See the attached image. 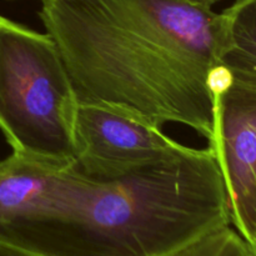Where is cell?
Instances as JSON below:
<instances>
[{"mask_svg": "<svg viewBox=\"0 0 256 256\" xmlns=\"http://www.w3.org/2000/svg\"><path fill=\"white\" fill-rule=\"evenodd\" d=\"M74 136L79 169L104 180L118 179L189 149L162 129L95 105H78Z\"/></svg>", "mask_w": 256, "mask_h": 256, "instance_id": "obj_4", "label": "cell"}, {"mask_svg": "<svg viewBox=\"0 0 256 256\" xmlns=\"http://www.w3.org/2000/svg\"><path fill=\"white\" fill-rule=\"evenodd\" d=\"M232 225L212 148L112 180L76 162L0 160V242L34 256H172Z\"/></svg>", "mask_w": 256, "mask_h": 256, "instance_id": "obj_1", "label": "cell"}, {"mask_svg": "<svg viewBox=\"0 0 256 256\" xmlns=\"http://www.w3.org/2000/svg\"><path fill=\"white\" fill-rule=\"evenodd\" d=\"M212 96L214 136L209 148L226 185L232 226L245 240L256 219V86L234 79Z\"/></svg>", "mask_w": 256, "mask_h": 256, "instance_id": "obj_5", "label": "cell"}, {"mask_svg": "<svg viewBox=\"0 0 256 256\" xmlns=\"http://www.w3.org/2000/svg\"><path fill=\"white\" fill-rule=\"evenodd\" d=\"M0 256H34L29 252H25L22 250L16 249V248H12L10 245L4 244V242H0Z\"/></svg>", "mask_w": 256, "mask_h": 256, "instance_id": "obj_8", "label": "cell"}, {"mask_svg": "<svg viewBox=\"0 0 256 256\" xmlns=\"http://www.w3.org/2000/svg\"><path fill=\"white\" fill-rule=\"evenodd\" d=\"M78 105L162 129L186 125L212 142L209 80L226 49L222 12L194 0H40Z\"/></svg>", "mask_w": 256, "mask_h": 256, "instance_id": "obj_2", "label": "cell"}, {"mask_svg": "<svg viewBox=\"0 0 256 256\" xmlns=\"http://www.w3.org/2000/svg\"><path fill=\"white\" fill-rule=\"evenodd\" d=\"M222 12L228 34L222 64L235 80L256 86V0H236Z\"/></svg>", "mask_w": 256, "mask_h": 256, "instance_id": "obj_6", "label": "cell"}, {"mask_svg": "<svg viewBox=\"0 0 256 256\" xmlns=\"http://www.w3.org/2000/svg\"><path fill=\"white\" fill-rule=\"evenodd\" d=\"M245 242H246L248 246L250 248V250H252V252H256V219L254 225H252V232H250L249 236L245 239Z\"/></svg>", "mask_w": 256, "mask_h": 256, "instance_id": "obj_9", "label": "cell"}, {"mask_svg": "<svg viewBox=\"0 0 256 256\" xmlns=\"http://www.w3.org/2000/svg\"><path fill=\"white\" fill-rule=\"evenodd\" d=\"M76 110L52 36L0 15V130L12 154L49 164L76 162Z\"/></svg>", "mask_w": 256, "mask_h": 256, "instance_id": "obj_3", "label": "cell"}, {"mask_svg": "<svg viewBox=\"0 0 256 256\" xmlns=\"http://www.w3.org/2000/svg\"><path fill=\"white\" fill-rule=\"evenodd\" d=\"M172 256H250V248L229 225L205 235Z\"/></svg>", "mask_w": 256, "mask_h": 256, "instance_id": "obj_7", "label": "cell"}, {"mask_svg": "<svg viewBox=\"0 0 256 256\" xmlns=\"http://www.w3.org/2000/svg\"><path fill=\"white\" fill-rule=\"evenodd\" d=\"M250 256H256V252H252V250H250Z\"/></svg>", "mask_w": 256, "mask_h": 256, "instance_id": "obj_11", "label": "cell"}, {"mask_svg": "<svg viewBox=\"0 0 256 256\" xmlns=\"http://www.w3.org/2000/svg\"><path fill=\"white\" fill-rule=\"evenodd\" d=\"M194 2H202V4H206V5H210V6H212V5L216 4V2H220V0H194Z\"/></svg>", "mask_w": 256, "mask_h": 256, "instance_id": "obj_10", "label": "cell"}]
</instances>
